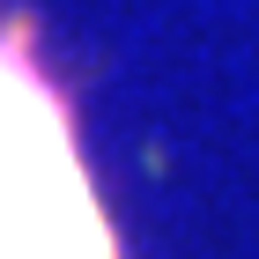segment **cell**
I'll list each match as a JSON object with an SVG mask.
<instances>
[{
	"instance_id": "cell-1",
	"label": "cell",
	"mask_w": 259,
	"mask_h": 259,
	"mask_svg": "<svg viewBox=\"0 0 259 259\" xmlns=\"http://www.w3.org/2000/svg\"><path fill=\"white\" fill-rule=\"evenodd\" d=\"M0 259H119L67 97L15 22H0Z\"/></svg>"
}]
</instances>
